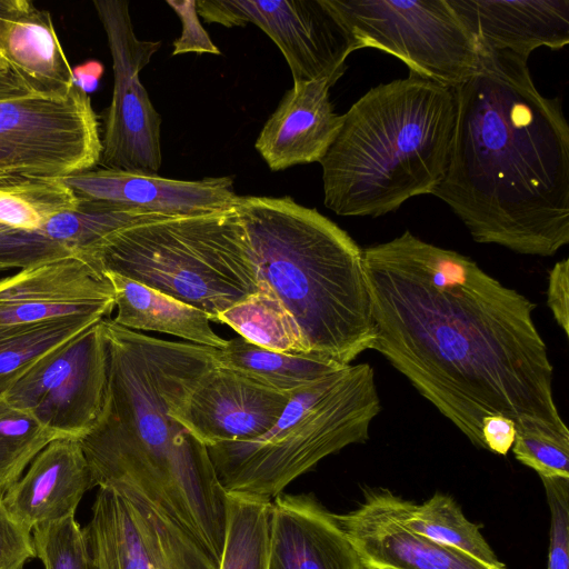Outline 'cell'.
<instances>
[{"label":"cell","instance_id":"6da1fadb","mask_svg":"<svg viewBox=\"0 0 569 569\" xmlns=\"http://www.w3.org/2000/svg\"><path fill=\"white\" fill-rule=\"evenodd\" d=\"M373 349L475 446L482 419L569 443L536 305L470 257L410 231L362 250Z\"/></svg>","mask_w":569,"mask_h":569},{"label":"cell","instance_id":"7a4b0ae2","mask_svg":"<svg viewBox=\"0 0 569 569\" xmlns=\"http://www.w3.org/2000/svg\"><path fill=\"white\" fill-rule=\"evenodd\" d=\"M480 53L476 73L453 89L449 163L431 194L476 242L555 256L569 242V127L561 101L537 90L527 58Z\"/></svg>","mask_w":569,"mask_h":569},{"label":"cell","instance_id":"3957f363","mask_svg":"<svg viewBox=\"0 0 569 569\" xmlns=\"http://www.w3.org/2000/svg\"><path fill=\"white\" fill-rule=\"evenodd\" d=\"M102 323L109 352L104 400L79 439L94 487H131L219 561L227 493L207 447L169 411L217 363V349L129 330L111 317Z\"/></svg>","mask_w":569,"mask_h":569},{"label":"cell","instance_id":"277c9868","mask_svg":"<svg viewBox=\"0 0 569 569\" xmlns=\"http://www.w3.org/2000/svg\"><path fill=\"white\" fill-rule=\"evenodd\" d=\"M233 210L259 286L291 316L309 353L345 367L372 350L376 331L355 240L289 196H238Z\"/></svg>","mask_w":569,"mask_h":569},{"label":"cell","instance_id":"5b68a950","mask_svg":"<svg viewBox=\"0 0 569 569\" xmlns=\"http://www.w3.org/2000/svg\"><path fill=\"white\" fill-rule=\"evenodd\" d=\"M342 116L319 162L328 209L376 218L440 184L456 127L453 89L409 71L371 88Z\"/></svg>","mask_w":569,"mask_h":569},{"label":"cell","instance_id":"8992f818","mask_svg":"<svg viewBox=\"0 0 569 569\" xmlns=\"http://www.w3.org/2000/svg\"><path fill=\"white\" fill-rule=\"evenodd\" d=\"M380 411L373 368L350 363L296 390L264 435L207 449L226 493L272 500L323 458L366 442Z\"/></svg>","mask_w":569,"mask_h":569},{"label":"cell","instance_id":"52a82bcc","mask_svg":"<svg viewBox=\"0 0 569 569\" xmlns=\"http://www.w3.org/2000/svg\"><path fill=\"white\" fill-rule=\"evenodd\" d=\"M114 272L196 307L211 318L259 290L232 208L197 216H151L106 237L89 254Z\"/></svg>","mask_w":569,"mask_h":569},{"label":"cell","instance_id":"ba28073f","mask_svg":"<svg viewBox=\"0 0 569 569\" xmlns=\"http://www.w3.org/2000/svg\"><path fill=\"white\" fill-rule=\"evenodd\" d=\"M357 50L373 48L456 89L479 68L480 47L449 0H328Z\"/></svg>","mask_w":569,"mask_h":569},{"label":"cell","instance_id":"9c48e42d","mask_svg":"<svg viewBox=\"0 0 569 569\" xmlns=\"http://www.w3.org/2000/svg\"><path fill=\"white\" fill-rule=\"evenodd\" d=\"M100 154L98 117L78 84L0 101V177L61 179L98 167Z\"/></svg>","mask_w":569,"mask_h":569},{"label":"cell","instance_id":"30bf717a","mask_svg":"<svg viewBox=\"0 0 569 569\" xmlns=\"http://www.w3.org/2000/svg\"><path fill=\"white\" fill-rule=\"evenodd\" d=\"M112 60L113 90L103 113L99 168L157 174L162 162L161 116L140 81V71L161 41L139 39L126 0L92 2Z\"/></svg>","mask_w":569,"mask_h":569},{"label":"cell","instance_id":"8fae6325","mask_svg":"<svg viewBox=\"0 0 569 569\" xmlns=\"http://www.w3.org/2000/svg\"><path fill=\"white\" fill-rule=\"evenodd\" d=\"M197 11L207 23L258 27L279 48L293 82L325 80L333 86L357 50L328 0H197Z\"/></svg>","mask_w":569,"mask_h":569},{"label":"cell","instance_id":"7c38bea8","mask_svg":"<svg viewBox=\"0 0 569 569\" xmlns=\"http://www.w3.org/2000/svg\"><path fill=\"white\" fill-rule=\"evenodd\" d=\"M102 320L43 356L3 398L60 438L81 439L98 419L107 389Z\"/></svg>","mask_w":569,"mask_h":569},{"label":"cell","instance_id":"4fadbf2b","mask_svg":"<svg viewBox=\"0 0 569 569\" xmlns=\"http://www.w3.org/2000/svg\"><path fill=\"white\" fill-rule=\"evenodd\" d=\"M83 531L98 569H218L193 538L126 485L98 487Z\"/></svg>","mask_w":569,"mask_h":569},{"label":"cell","instance_id":"5bb4252c","mask_svg":"<svg viewBox=\"0 0 569 569\" xmlns=\"http://www.w3.org/2000/svg\"><path fill=\"white\" fill-rule=\"evenodd\" d=\"M293 392L274 390L216 363L172 401L169 411L208 448L264 435L276 425Z\"/></svg>","mask_w":569,"mask_h":569},{"label":"cell","instance_id":"9a60e30c","mask_svg":"<svg viewBox=\"0 0 569 569\" xmlns=\"http://www.w3.org/2000/svg\"><path fill=\"white\" fill-rule=\"evenodd\" d=\"M114 295L104 272L83 256H68L0 279V325L64 318H110Z\"/></svg>","mask_w":569,"mask_h":569},{"label":"cell","instance_id":"2e32d148","mask_svg":"<svg viewBox=\"0 0 569 569\" xmlns=\"http://www.w3.org/2000/svg\"><path fill=\"white\" fill-rule=\"evenodd\" d=\"M386 488L365 491L359 507L336 515L365 569H507L485 565L403 525Z\"/></svg>","mask_w":569,"mask_h":569},{"label":"cell","instance_id":"e0dca14e","mask_svg":"<svg viewBox=\"0 0 569 569\" xmlns=\"http://www.w3.org/2000/svg\"><path fill=\"white\" fill-rule=\"evenodd\" d=\"M78 198L113 202L164 217L197 216L232 208V177L179 180L96 167L61 178Z\"/></svg>","mask_w":569,"mask_h":569},{"label":"cell","instance_id":"ac0fdd59","mask_svg":"<svg viewBox=\"0 0 569 569\" xmlns=\"http://www.w3.org/2000/svg\"><path fill=\"white\" fill-rule=\"evenodd\" d=\"M267 569H365L337 520L311 495L271 500Z\"/></svg>","mask_w":569,"mask_h":569},{"label":"cell","instance_id":"d6986e66","mask_svg":"<svg viewBox=\"0 0 569 569\" xmlns=\"http://www.w3.org/2000/svg\"><path fill=\"white\" fill-rule=\"evenodd\" d=\"M325 80L296 81L264 122L254 148L272 171L320 162L343 120Z\"/></svg>","mask_w":569,"mask_h":569},{"label":"cell","instance_id":"ffe728a7","mask_svg":"<svg viewBox=\"0 0 569 569\" xmlns=\"http://www.w3.org/2000/svg\"><path fill=\"white\" fill-rule=\"evenodd\" d=\"M94 487L79 439L51 441L1 499L9 513L30 531L74 516L83 495Z\"/></svg>","mask_w":569,"mask_h":569},{"label":"cell","instance_id":"44dd1931","mask_svg":"<svg viewBox=\"0 0 569 569\" xmlns=\"http://www.w3.org/2000/svg\"><path fill=\"white\" fill-rule=\"evenodd\" d=\"M479 47L529 58L569 43V0H449Z\"/></svg>","mask_w":569,"mask_h":569},{"label":"cell","instance_id":"7402d4cb","mask_svg":"<svg viewBox=\"0 0 569 569\" xmlns=\"http://www.w3.org/2000/svg\"><path fill=\"white\" fill-rule=\"evenodd\" d=\"M0 59L36 93H63L77 84L50 13L31 1L0 0Z\"/></svg>","mask_w":569,"mask_h":569},{"label":"cell","instance_id":"603a6c76","mask_svg":"<svg viewBox=\"0 0 569 569\" xmlns=\"http://www.w3.org/2000/svg\"><path fill=\"white\" fill-rule=\"evenodd\" d=\"M114 295L117 325L133 331L171 335L190 343L222 349L227 340L204 311L114 272H104Z\"/></svg>","mask_w":569,"mask_h":569},{"label":"cell","instance_id":"cb8c5ba5","mask_svg":"<svg viewBox=\"0 0 569 569\" xmlns=\"http://www.w3.org/2000/svg\"><path fill=\"white\" fill-rule=\"evenodd\" d=\"M216 361L263 386L289 393L342 368L311 355H289L261 348L240 336L217 349Z\"/></svg>","mask_w":569,"mask_h":569},{"label":"cell","instance_id":"d4e9b609","mask_svg":"<svg viewBox=\"0 0 569 569\" xmlns=\"http://www.w3.org/2000/svg\"><path fill=\"white\" fill-rule=\"evenodd\" d=\"M393 505L405 526L439 545L453 548L495 568H505L483 538L448 495L437 492L420 505L393 495Z\"/></svg>","mask_w":569,"mask_h":569},{"label":"cell","instance_id":"484cf974","mask_svg":"<svg viewBox=\"0 0 569 569\" xmlns=\"http://www.w3.org/2000/svg\"><path fill=\"white\" fill-rule=\"evenodd\" d=\"M102 319L64 318L23 325H0V397L43 356Z\"/></svg>","mask_w":569,"mask_h":569},{"label":"cell","instance_id":"4316f807","mask_svg":"<svg viewBox=\"0 0 569 569\" xmlns=\"http://www.w3.org/2000/svg\"><path fill=\"white\" fill-rule=\"evenodd\" d=\"M261 348L289 355H310L293 319L264 286L220 312L214 320ZM312 356V355H311Z\"/></svg>","mask_w":569,"mask_h":569},{"label":"cell","instance_id":"83f0119b","mask_svg":"<svg viewBox=\"0 0 569 569\" xmlns=\"http://www.w3.org/2000/svg\"><path fill=\"white\" fill-rule=\"evenodd\" d=\"M156 214L113 202L79 198L76 209L50 218L40 230L72 253L89 257L112 232Z\"/></svg>","mask_w":569,"mask_h":569},{"label":"cell","instance_id":"f1b7e54d","mask_svg":"<svg viewBox=\"0 0 569 569\" xmlns=\"http://www.w3.org/2000/svg\"><path fill=\"white\" fill-rule=\"evenodd\" d=\"M79 198L62 179L0 177V224L38 230L50 218L78 207Z\"/></svg>","mask_w":569,"mask_h":569},{"label":"cell","instance_id":"f546056e","mask_svg":"<svg viewBox=\"0 0 569 569\" xmlns=\"http://www.w3.org/2000/svg\"><path fill=\"white\" fill-rule=\"evenodd\" d=\"M271 500L227 493V520L218 569H267Z\"/></svg>","mask_w":569,"mask_h":569},{"label":"cell","instance_id":"4dcf8cb0","mask_svg":"<svg viewBox=\"0 0 569 569\" xmlns=\"http://www.w3.org/2000/svg\"><path fill=\"white\" fill-rule=\"evenodd\" d=\"M60 437L0 397V500L32 460Z\"/></svg>","mask_w":569,"mask_h":569},{"label":"cell","instance_id":"1f68e13d","mask_svg":"<svg viewBox=\"0 0 569 569\" xmlns=\"http://www.w3.org/2000/svg\"><path fill=\"white\" fill-rule=\"evenodd\" d=\"M32 538L44 569H98L74 516L36 528Z\"/></svg>","mask_w":569,"mask_h":569},{"label":"cell","instance_id":"d6a6232c","mask_svg":"<svg viewBox=\"0 0 569 569\" xmlns=\"http://www.w3.org/2000/svg\"><path fill=\"white\" fill-rule=\"evenodd\" d=\"M73 254L62 244L49 239L40 229L29 231L0 224V271L23 269Z\"/></svg>","mask_w":569,"mask_h":569},{"label":"cell","instance_id":"836d02e7","mask_svg":"<svg viewBox=\"0 0 569 569\" xmlns=\"http://www.w3.org/2000/svg\"><path fill=\"white\" fill-rule=\"evenodd\" d=\"M515 458L539 477L569 478V443L532 432H516Z\"/></svg>","mask_w":569,"mask_h":569},{"label":"cell","instance_id":"e575fe53","mask_svg":"<svg viewBox=\"0 0 569 569\" xmlns=\"http://www.w3.org/2000/svg\"><path fill=\"white\" fill-rule=\"evenodd\" d=\"M550 510L547 569H569V478L540 477Z\"/></svg>","mask_w":569,"mask_h":569},{"label":"cell","instance_id":"d590c367","mask_svg":"<svg viewBox=\"0 0 569 569\" xmlns=\"http://www.w3.org/2000/svg\"><path fill=\"white\" fill-rule=\"evenodd\" d=\"M37 558L32 531L16 520L0 500V569H23Z\"/></svg>","mask_w":569,"mask_h":569},{"label":"cell","instance_id":"8d00e7d4","mask_svg":"<svg viewBox=\"0 0 569 569\" xmlns=\"http://www.w3.org/2000/svg\"><path fill=\"white\" fill-rule=\"evenodd\" d=\"M166 3L177 13L181 21V34L173 41V56L183 53L220 54L219 48L212 42L203 29L197 11V0H167Z\"/></svg>","mask_w":569,"mask_h":569},{"label":"cell","instance_id":"74e56055","mask_svg":"<svg viewBox=\"0 0 569 569\" xmlns=\"http://www.w3.org/2000/svg\"><path fill=\"white\" fill-rule=\"evenodd\" d=\"M547 305L563 333H569V260L553 264L549 271Z\"/></svg>","mask_w":569,"mask_h":569},{"label":"cell","instance_id":"f35d334b","mask_svg":"<svg viewBox=\"0 0 569 569\" xmlns=\"http://www.w3.org/2000/svg\"><path fill=\"white\" fill-rule=\"evenodd\" d=\"M481 436L485 449L492 453L506 456L516 438L513 420L501 415H490L482 419Z\"/></svg>","mask_w":569,"mask_h":569},{"label":"cell","instance_id":"ab89813d","mask_svg":"<svg viewBox=\"0 0 569 569\" xmlns=\"http://www.w3.org/2000/svg\"><path fill=\"white\" fill-rule=\"evenodd\" d=\"M36 93L28 83L11 69L0 70V101Z\"/></svg>","mask_w":569,"mask_h":569},{"label":"cell","instance_id":"60d3db41","mask_svg":"<svg viewBox=\"0 0 569 569\" xmlns=\"http://www.w3.org/2000/svg\"><path fill=\"white\" fill-rule=\"evenodd\" d=\"M9 69L7 64L0 59V70H7Z\"/></svg>","mask_w":569,"mask_h":569}]
</instances>
